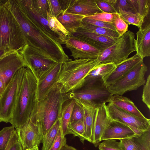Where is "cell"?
I'll return each instance as SVG.
<instances>
[{
  "mask_svg": "<svg viewBox=\"0 0 150 150\" xmlns=\"http://www.w3.org/2000/svg\"><path fill=\"white\" fill-rule=\"evenodd\" d=\"M84 115V111L83 107L76 102L73 109L70 122L83 120Z\"/></svg>",
  "mask_w": 150,
  "mask_h": 150,
  "instance_id": "obj_43",
  "label": "cell"
},
{
  "mask_svg": "<svg viewBox=\"0 0 150 150\" xmlns=\"http://www.w3.org/2000/svg\"><path fill=\"white\" fill-rule=\"evenodd\" d=\"M38 82L58 62L48 54L26 44L19 52Z\"/></svg>",
  "mask_w": 150,
  "mask_h": 150,
  "instance_id": "obj_8",
  "label": "cell"
},
{
  "mask_svg": "<svg viewBox=\"0 0 150 150\" xmlns=\"http://www.w3.org/2000/svg\"><path fill=\"white\" fill-rule=\"evenodd\" d=\"M63 87L57 83L42 99L36 100L30 120L41 125L43 136L60 118L63 103L68 99Z\"/></svg>",
  "mask_w": 150,
  "mask_h": 150,
  "instance_id": "obj_2",
  "label": "cell"
},
{
  "mask_svg": "<svg viewBox=\"0 0 150 150\" xmlns=\"http://www.w3.org/2000/svg\"><path fill=\"white\" fill-rule=\"evenodd\" d=\"M120 17L128 25H133L140 27L144 21V18L139 14L125 11L120 9L117 11Z\"/></svg>",
  "mask_w": 150,
  "mask_h": 150,
  "instance_id": "obj_32",
  "label": "cell"
},
{
  "mask_svg": "<svg viewBox=\"0 0 150 150\" xmlns=\"http://www.w3.org/2000/svg\"><path fill=\"white\" fill-rule=\"evenodd\" d=\"M68 131L69 134H72L74 136L78 137L83 144L84 143L85 140H87L85 133L83 119L70 122Z\"/></svg>",
  "mask_w": 150,
  "mask_h": 150,
  "instance_id": "obj_33",
  "label": "cell"
},
{
  "mask_svg": "<svg viewBox=\"0 0 150 150\" xmlns=\"http://www.w3.org/2000/svg\"><path fill=\"white\" fill-rule=\"evenodd\" d=\"M35 7L44 18L47 19V13L48 12L47 0H33Z\"/></svg>",
  "mask_w": 150,
  "mask_h": 150,
  "instance_id": "obj_40",
  "label": "cell"
},
{
  "mask_svg": "<svg viewBox=\"0 0 150 150\" xmlns=\"http://www.w3.org/2000/svg\"><path fill=\"white\" fill-rule=\"evenodd\" d=\"M102 12L97 5L95 0H72L63 13L86 16Z\"/></svg>",
  "mask_w": 150,
  "mask_h": 150,
  "instance_id": "obj_20",
  "label": "cell"
},
{
  "mask_svg": "<svg viewBox=\"0 0 150 150\" xmlns=\"http://www.w3.org/2000/svg\"><path fill=\"white\" fill-rule=\"evenodd\" d=\"M74 59H97L100 52L87 43L69 35L65 41Z\"/></svg>",
  "mask_w": 150,
  "mask_h": 150,
  "instance_id": "obj_15",
  "label": "cell"
},
{
  "mask_svg": "<svg viewBox=\"0 0 150 150\" xmlns=\"http://www.w3.org/2000/svg\"><path fill=\"white\" fill-rule=\"evenodd\" d=\"M147 67L142 61L123 76L107 86L112 95H122L128 91L136 90L144 85Z\"/></svg>",
  "mask_w": 150,
  "mask_h": 150,
  "instance_id": "obj_10",
  "label": "cell"
},
{
  "mask_svg": "<svg viewBox=\"0 0 150 150\" xmlns=\"http://www.w3.org/2000/svg\"><path fill=\"white\" fill-rule=\"evenodd\" d=\"M37 81L30 69H25L19 94L10 123L18 132L27 123L36 101Z\"/></svg>",
  "mask_w": 150,
  "mask_h": 150,
  "instance_id": "obj_3",
  "label": "cell"
},
{
  "mask_svg": "<svg viewBox=\"0 0 150 150\" xmlns=\"http://www.w3.org/2000/svg\"><path fill=\"white\" fill-rule=\"evenodd\" d=\"M48 13L52 16L57 18L63 13L60 0H47Z\"/></svg>",
  "mask_w": 150,
  "mask_h": 150,
  "instance_id": "obj_38",
  "label": "cell"
},
{
  "mask_svg": "<svg viewBox=\"0 0 150 150\" xmlns=\"http://www.w3.org/2000/svg\"><path fill=\"white\" fill-rule=\"evenodd\" d=\"M99 150H123L116 139L103 140L98 145Z\"/></svg>",
  "mask_w": 150,
  "mask_h": 150,
  "instance_id": "obj_39",
  "label": "cell"
},
{
  "mask_svg": "<svg viewBox=\"0 0 150 150\" xmlns=\"http://www.w3.org/2000/svg\"><path fill=\"white\" fill-rule=\"evenodd\" d=\"M60 118L57 120L43 136L42 142V150H50L60 127Z\"/></svg>",
  "mask_w": 150,
  "mask_h": 150,
  "instance_id": "obj_30",
  "label": "cell"
},
{
  "mask_svg": "<svg viewBox=\"0 0 150 150\" xmlns=\"http://www.w3.org/2000/svg\"><path fill=\"white\" fill-rule=\"evenodd\" d=\"M17 133L23 150H30L38 147L43 137L41 126L30 119Z\"/></svg>",
  "mask_w": 150,
  "mask_h": 150,
  "instance_id": "obj_13",
  "label": "cell"
},
{
  "mask_svg": "<svg viewBox=\"0 0 150 150\" xmlns=\"http://www.w3.org/2000/svg\"><path fill=\"white\" fill-rule=\"evenodd\" d=\"M116 67L115 64L112 63L99 64L86 76L84 84L98 79H103L105 81Z\"/></svg>",
  "mask_w": 150,
  "mask_h": 150,
  "instance_id": "obj_25",
  "label": "cell"
},
{
  "mask_svg": "<svg viewBox=\"0 0 150 150\" xmlns=\"http://www.w3.org/2000/svg\"><path fill=\"white\" fill-rule=\"evenodd\" d=\"M113 25L120 37L128 30V25L120 17L118 13H113Z\"/></svg>",
  "mask_w": 150,
  "mask_h": 150,
  "instance_id": "obj_37",
  "label": "cell"
},
{
  "mask_svg": "<svg viewBox=\"0 0 150 150\" xmlns=\"http://www.w3.org/2000/svg\"><path fill=\"white\" fill-rule=\"evenodd\" d=\"M139 132L121 122L111 120L103 132L100 141L131 138Z\"/></svg>",
  "mask_w": 150,
  "mask_h": 150,
  "instance_id": "obj_16",
  "label": "cell"
},
{
  "mask_svg": "<svg viewBox=\"0 0 150 150\" xmlns=\"http://www.w3.org/2000/svg\"><path fill=\"white\" fill-rule=\"evenodd\" d=\"M134 12L146 19L150 16V0H127Z\"/></svg>",
  "mask_w": 150,
  "mask_h": 150,
  "instance_id": "obj_31",
  "label": "cell"
},
{
  "mask_svg": "<svg viewBox=\"0 0 150 150\" xmlns=\"http://www.w3.org/2000/svg\"><path fill=\"white\" fill-rule=\"evenodd\" d=\"M26 44L18 23L0 0V49L19 52Z\"/></svg>",
  "mask_w": 150,
  "mask_h": 150,
  "instance_id": "obj_5",
  "label": "cell"
},
{
  "mask_svg": "<svg viewBox=\"0 0 150 150\" xmlns=\"http://www.w3.org/2000/svg\"><path fill=\"white\" fill-rule=\"evenodd\" d=\"M105 103L97 108L92 129V144L97 147L106 128L111 121Z\"/></svg>",
  "mask_w": 150,
  "mask_h": 150,
  "instance_id": "obj_18",
  "label": "cell"
},
{
  "mask_svg": "<svg viewBox=\"0 0 150 150\" xmlns=\"http://www.w3.org/2000/svg\"><path fill=\"white\" fill-rule=\"evenodd\" d=\"M7 8L18 23L26 44L48 54L58 62L63 63L69 59L63 50L62 42L36 21L25 14L15 2L10 3Z\"/></svg>",
  "mask_w": 150,
  "mask_h": 150,
  "instance_id": "obj_1",
  "label": "cell"
},
{
  "mask_svg": "<svg viewBox=\"0 0 150 150\" xmlns=\"http://www.w3.org/2000/svg\"><path fill=\"white\" fill-rule=\"evenodd\" d=\"M9 150H23L22 146L18 138L17 141L10 147Z\"/></svg>",
  "mask_w": 150,
  "mask_h": 150,
  "instance_id": "obj_48",
  "label": "cell"
},
{
  "mask_svg": "<svg viewBox=\"0 0 150 150\" xmlns=\"http://www.w3.org/2000/svg\"><path fill=\"white\" fill-rule=\"evenodd\" d=\"M30 150H39L38 148H37L32 149Z\"/></svg>",
  "mask_w": 150,
  "mask_h": 150,
  "instance_id": "obj_51",
  "label": "cell"
},
{
  "mask_svg": "<svg viewBox=\"0 0 150 150\" xmlns=\"http://www.w3.org/2000/svg\"><path fill=\"white\" fill-rule=\"evenodd\" d=\"M143 60V59L137 54L128 58L116 66L113 71L105 80V84L108 86L112 83Z\"/></svg>",
  "mask_w": 150,
  "mask_h": 150,
  "instance_id": "obj_22",
  "label": "cell"
},
{
  "mask_svg": "<svg viewBox=\"0 0 150 150\" xmlns=\"http://www.w3.org/2000/svg\"><path fill=\"white\" fill-rule=\"evenodd\" d=\"M9 52H7L4 50L0 49V58Z\"/></svg>",
  "mask_w": 150,
  "mask_h": 150,
  "instance_id": "obj_50",
  "label": "cell"
},
{
  "mask_svg": "<svg viewBox=\"0 0 150 150\" xmlns=\"http://www.w3.org/2000/svg\"><path fill=\"white\" fill-rule=\"evenodd\" d=\"M131 138L136 150H150V128Z\"/></svg>",
  "mask_w": 150,
  "mask_h": 150,
  "instance_id": "obj_29",
  "label": "cell"
},
{
  "mask_svg": "<svg viewBox=\"0 0 150 150\" xmlns=\"http://www.w3.org/2000/svg\"><path fill=\"white\" fill-rule=\"evenodd\" d=\"M81 26L97 34L113 38H119L120 36L115 31L97 26L88 23L81 22Z\"/></svg>",
  "mask_w": 150,
  "mask_h": 150,
  "instance_id": "obj_34",
  "label": "cell"
},
{
  "mask_svg": "<svg viewBox=\"0 0 150 150\" xmlns=\"http://www.w3.org/2000/svg\"><path fill=\"white\" fill-rule=\"evenodd\" d=\"M115 8L117 12L118 9H120L127 12L135 13L127 0H117Z\"/></svg>",
  "mask_w": 150,
  "mask_h": 150,
  "instance_id": "obj_46",
  "label": "cell"
},
{
  "mask_svg": "<svg viewBox=\"0 0 150 150\" xmlns=\"http://www.w3.org/2000/svg\"><path fill=\"white\" fill-rule=\"evenodd\" d=\"M85 17L88 19L113 24V13L103 12L101 13L96 14L93 15L85 16Z\"/></svg>",
  "mask_w": 150,
  "mask_h": 150,
  "instance_id": "obj_42",
  "label": "cell"
},
{
  "mask_svg": "<svg viewBox=\"0 0 150 150\" xmlns=\"http://www.w3.org/2000/svg\"><path fill=\"white\" fill-rule=\"evenodd\" d=\"M82 21L97 26L105 28L116 31V30L112 23L88 19L86 18L85 17L83 19Z\"/></svg>",
  "mask_w": 150,
  "mask_h": 150,
  "instance_id": "obj_45",
  "label": "cell"
},
{
  "mask_svg": "<svg viewBox=\"0 0 150 150\" xmlns=\"http://www.w3.org/2000/svg\"><path fill=\"white\" fill-rule=\"evenodd\" d=\"M142 96V101L150 109V75L148 76L146 81L144 85Z\"/></svg>",
  "mask_w": 150,
  "mask_h": 150,
  "instance_id": "obj_44",
  "label": "cell"
},
{
  "mask_svg": "<svg viewBox=\"0 0 150 150\" xmlns=\"http://www.w3.org/2000/svg\"><path fill=\"white\" fill-rule=\"evenodd\" d=\"M61 150H78L74 147L66 144Z\"/></svg>",
  "mask_w": 150,
  "mask_h": 150,
  "instance_id": "obj_49",
  "label": "cell"
},
{
  "mask_svg": "<svg viewBox=\"0 0 150 150\" xmlns=\"http://www.w3.org/2000/svg\"><path fill=\"white\" fill-rule=\"evenodd\" d=\"M117 0H95L99 8L103 12L118 13L115 8Z\"/></svg>",
  "mask_w": 150,
  "mask_h": 150,
  "instance_id": "obj_36",
  "label": "cell"
},
{
  "mask_svg": "<svg viewBox=\"0 0 150 150\" xmlns=\"http://www.w3.org/2000/svg\"><path fill=\"white\" fill-rule=\"evenodd\" d=\"M25 67L18 69L0 96V122H11Z\"/></svg>",
  "mask_w": 150,
  "mask_h": 150,
  "instance_id": "obj_9",
  "label": "cell"
},
{
  "mask_svg": "<svg viewBox=\"0 0 150 150\" xmlns=\"http://www.w3.org/2000/svg\"><path fill=\"white\" fill-rule=\"evenodd\" d=\"M68 99L81 101L96 108L109 102L113 96L103 79L85 83L80 88L66 93Z\"/></svg>",
  "mask_w": 150,
  "mask_h": 150,
  "instance_id": "obj_6",
  "label": "cell"
},
{
  "mask_svg": "<svg viewBox=\"0 0 150 150\" xmlns=\"http://www.w3.org/2000/svg\"><path fill=\"white\" fill-rule=\"evenodd\" d=\"M12 125L4 128L0 131V150H5L15 131Z\"/></svg>",
  "mask_w": 150,
  "mask_h": 150,
  "instance_id": "obj_35",
  "label": "cell"
},
{
  "mask_svg": "<svg viewBox=\"0 0 150 150\" xmlns=\"http://www.w3.org/2000/svg\"><path fill=\"white\" fill-rule=\"evenodd\" d=\"M69 35L81 40L101 52L114 44L119 38L100 35L89 31L81 26Z\"/></svg>",
  "mask_w": 150,
  "mask_h": 150,
  "instance_id": "obj_14",
  "label": "cell"
},
{
  "mask_svg": "<svg viewBox=\"0 0 150 150\" xmlns=\"http://www.w3.org/2000/svg\"><path fill=\"white\" fill-rule=\"evenodd\" d=\"M136 34V54L143 59L150 56V17L144 20Z\"/></svg>",
  "mask_w": 150,
  "mask_h": 150,
  "instance_id": "obj_19",
  "label": "cell"
},
{
  "mask_svg": "<svg viewBox=\"0 0 150 150\" xmlns=\"http://www.w3.org/2000/svg\"><path fill=\"white\" fill-rule=\"evenodd\" d=\"M99 64L97 58L69 59L62 64L57 83L62 86L66 93L77 90L84 85L88 73Z\"/></svg>",
  "mask_w": 150,
  "mask_h": 150,
  "instance_id": "obj_4",
  "label": "cell"
},
{
  "mask_svg": "<svg viewBox=\"0 0 150 150\" xmlns=\"http://www.w3.org/2000/svg\"><path fill=\"white\" fill-rule=\"evenodd\" d=\"M109 102L118 108L137 117L146 119V118L129 99L122 95H113Z\"/></svg>",
  "mask_w": 150,
  "mask_h": 150,
  "instance_id": "obj_23",
  "label": "cell"
},
{
  "mask_svg": "<svg viewBox=\"0 0 150 150\" xmlns=\"http://www.w3.org/2000/svg\"><path fill=\"white\" fill-rule=\"evenodd\" d=\"M15 0L20 9L25 14L36 21L52 35L61 41L59 37L50 29L47 19L43 17L37 11L34 5L33 0Z\"/></svg>",
  "mask_w": 150,
  "mask_h": 150,
  "instance_id": "obj_21",
  "label": "cell"
},
{
  "mask_svg": "<svg viewBox=\"0 0 150 150\" xmlns=\"http://www.w3.org/2000/svg\"><path fill=\"white\" fill-rule=\"evenodd\" d=\"M106 108L111 120L121 122L139 132L145 131L150 128L149 119L137 117L118 108L110 102L106 105Z\"/></svg>",
  "mask_w": 150,
  "mask_h": 150,
  "instance_id": "obj_12",
  "label": "cell"
},
{
  "mask_svg": "<svg viewBox=\"0 0 150 150\" xmlns=\"http://www.w3.org/2000/svg\"><path fill=\"white\" fill-rule=\"evenodd\" d=\"M23 67L27 66L18 52H9L0 58V96L17 71Z\"/></svg>",
  "mask_w": 150,
  "mask_h": 150,
  "instance_id": "obj_11",
  "label": "cell"
},
{
  "mask_svg": "<svg viewBox=\"0 0 150 150\" xmlns=\"http://www.w3.org/2000/svg\"><path fill=\"white\" fill-rule=\"evenodd\" d=\"M119 145L123 150H136V146L131 138L120 139Z\"/></svg>",
  "mask_w": 150,
  "mask_h": 150,
  "instance_id": "obj_47",
  "label": "cell"
},
{
  "mask_svg": "<svg viewBox=\"0 0 150 150\" xmlns=\"http://www.w3.org/2000/svg\"><path fill=\"white\" fill-rule=\"evenodd\" d=\"M85 17L78 14L63 13L57 18L69 34L81 26L82 21Z\"/></svg>",
  "mask_w": 150,
  "mask_h": 150,
  "instance_id": "obj_26",
  "label": "cell"
},
{
  "mask_svg": "<svg viewBox=\"0 0 150 150\" xmlns=\"http://www.w3.org/2000/svg\"><path fill=\"white\" fill-rule=\"evenodd\" d=\"M134 34L128 30L120 37L117 42L103 52L97 58L99 64L112 63L117 65L136 51Z\"/></svg>",
  "mask_w": 150,
  "mask_h": 150,
  "instance_id": "obj_7",
  "label": "cell"
},
{
  "mask_svg": "<svg viewBox=\"0 0 150 150\" xmlns=\"http://www.w3.org/2000/svg\"><path fill=\"white\" fill-rule=\"evenodd\" d=\"M47 20L50 29L59 37L63 44L69 35V32L64 28L57 18L47 13Z\"/></svg>",
  "mask_w": 150,
  "mask_h": 150,
  "instance_id": "obj_28",
  "label": "cell"
},
{
  "mask_svg": "<svg viewBox=\"0 0 150 150\" xmlns=\"http://www.w3.org/2000/svg\"><path fill=\"white\" fill-rule=\"evenodd\" d=\"M63 63L58 62L42 79L37 82L36 100L44 98L57 83Z\"/></svg>",
  "mask_w": 150,
  "mask_h": 150,
  "instance_id": "obj_17",
  "label": "cell"
},
{
  "mask_svg": "<svg viewBox=\"0 0 150 150\" xmlns=\"http://www.w3.org/2000/svg\"><path fill=\"white\" fill-rule=\"evenodd\" d=\"M66 138L65 136H63L60 127L50 150H61L66 144Z\"/></svg>",
  "mask_w": 150,
  "mask_h": 150,
  "instance_id": "obj_41",
  "label": "cell"
},
{
  "mask_svg": "<svg viewBox=\"0 0 150 150\" xmlns=\"http://www.w3.org/2000/svg\"><path fill=\"white\" fill-rule=\"evenodd\" d=\"M76 103L75 100L68 99L63 103L60 113V127L64 136L69 134L68 127L73 109Z\"/></svg>",
  "mask_w": 150,
  "mask_h": 150,
  "instance_id": "obj_27",
  "label": "cell"
},
{
  "mask_svg": "<svg viewBox=\"0 0 150 150\" xmlns=\"http://www.w3.org/2000/svg\"><path fill=\"white\" fill-rule=\"evenodd\" d=\"M75 100L83 109V121L86 137L87 141L92 143V129L95 114L97 108L81 101Z\"/></svg>",
  "mask_w": 150,
  "mask_h": 150,
  "instance_id": "obj_24",
  "label": "cell"
}]
</instances>
